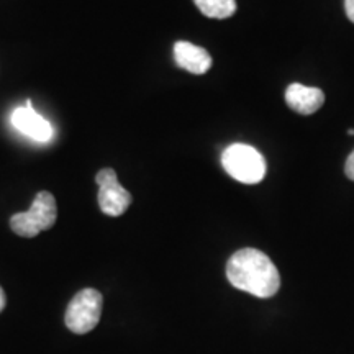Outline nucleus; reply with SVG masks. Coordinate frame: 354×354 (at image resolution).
<instances>
[{"label":"nucleus","instance_id":"obj_1","mask_svg":"<svg viewBox=\"0 0 354 354\" xmlns=\"http://www.w3.org/2000/svg\"><path fill=\"white\" fill-rule=\"evenodd\" d=\"M227 277L238 290L259 299L272 297L281 287V276L271 258L254 248H243L228 259Z\"/></svg>","mask_w":354,"mask_h":354},{"label":"nucleus","instance_id":"obj_2","mask_svg":"<svg viewBox=\"0 0 354 354\" xmlns=\"http://www.w3.org/2000/svg\"><path fill=\"white\" fill-rule=\"evenodd\" d=\"M221 166L234 180L243 184H259L266 176V159L254 146L245 143L230 145L221 153Z\"/></svg>","mask_w":354,"mask_h":354},{"label":"nucleus","instance_id":"obj_3","mask_svg":"<svg viewBox=\"0 0 354 354\" xmlns=\"http://www.w3.org/2000/svg\"><path fill=\"white\" fill-rule=\"evenodd\" d=\"M57 207L56 198L51 192L41 190L37 194L28 212L12 215L10 228L19 236L33 238L44 230H50L56 223Z\"/></svg>","mask_w":354,"mask_h":354},{"label":"nucleus","instance_id":"obj_4","mask_svg":"<svg viewBox=\"0 0 354 354\" xmlns=\"http://www.w3.org/2000/svg\"><path fill=\"white\" fill-rule=\"evenodd\" d=\"M104 297L99 290L84 289L74 295L66 310V326L77 335H86L99 325Z\"/></svg>","mask_w":354,"mask_h":354},{"label":"nucleus","instance_id":"obj_5","mask_svg":"<svg viewBox=\"0 0 354 354\" xmlns=\"http://www.w3.org/2000/svg\"><path fill=\"white\" fill-rule=\"evenodd\" d=\"M99 184V207L105 215L120 216L131 203V194L118 183L117 172L110 167L100 169L95 176Z\"/></svg>","mask_w":354,"mask_h":354},{"label":"nucleus","instance_id":"obj_6","mask_svg":"<svg viewBox=\"0 0 354 354\" xmlns=\"http://www.w3.org/2000/svg\"><path fill=\"white\" fill-rule=\"evenodd\" d=\"M12 125L17 128L25 136L32 138L39 143H44L53 138V127L51 123L43 118L37 110L33 109L32 100H26L25 107H19L12 113Z\"/></svg>","mask_w":354,"mask_h":354},{"label":"nucleus","instance_id":"obj_7","mask_svg":"<svg viewBox=\"0 0 354 354\" xmlns=\"http://www.w3.org/2000/svg\"><path fill=\"white\" fill-rule=\"evenodd\" d=\"M286 104L295 113L312 115L325 104V94L318 87H307L302 84H290L286 88Z\"/></svg>","mask_w":354,"mask_h":354},{"label":"nucleus","instance_id":"obj_8","mask_svg":"<svg viewBox=\"0 0 354 354\" xmlns=\"http://www.w3.org/2000/svg\"><path fill=\"white\" fill-rule=\"evenodd\" d=\"M174 59L179 68L197 76H202L212 68V56L209 51L189 41H177L174 44Z\"/></svg>","mask_w":354,"mask_h":354},{"label":"nucleus","instance_id":"obj_9","mask_svg":"<svg viewBox=\"0 0 354 354\" xmlns=\"http://www.w3.org/2000/svg\"><path fill=\"white\" fill-rule=\"evenodd\" d=\"M194 3L209 19H230L236 12V0H194Z\"/></svg>","mask_w":354,"mask_h":354},{"label":"nucleus","instance_id":"obj_10","mask_svg":"<svg viewBox=\"0 0 354 354\" xmlns=\"http://www.w3.org/2000/svg\"><path fill=\"white\" fill-rule=\"evenodd\" d=\"M344 174H346L349 180H354V149L346 159V165H344Z\"/></svg>","mask_w":354,"mask_h":354},{"label":"nucleus","instance_id":"obj_11","mask_svg":"<svg viewBox=\"0 0 354 354\" xmlns=\"http://www.w3.org/2000/svg\"><path fill=\"white\" fill-rule=\"evenodd\" d=\"M344 10H346L348 19L354 24V0H344Z\"/></svg>","mask_w":354,"mask_h":354},{"label":"nucleus","instance_id":"obj_12","mask_svg":"<svg viewBox=\"0 0 354 354\" xmlns=\"http://www.w3.org/2000/svg\"><path fill=\"white\" fill-rule=\"evenodd\" d=\"M6 304H7V297H6V292H3L2 287H0V312H2L3 308H6Z\"/></svg>","mask_w":354,"mask_h":354}]
</instances>
